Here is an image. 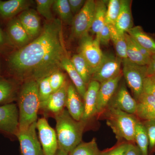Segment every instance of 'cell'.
<instances>
[{"label":"cell","mask_w":155,"mask_h":155,"mask_svg":"<svg viewBox=\"0 0 155 155\" xmlns=\"http://www.w3.org/2000/svg\"><path fill=\"white\" fill-rule=\"evenodd\" d=\"M95 6V1L87 0L82 9L74 16L71 23L73 37L81 38L88 34L93 20Z\"/></svg>","instance_id":"6"},{"label":"cell","mask_w":155,"mask_h":155,"mask_svg":"<svg viewBox=\"0 0 155 155\" xmlns=\"http://www.w3.org/2000/svg\"><path fill=\"white\" fill-rule=\"evenodd\" d=\"M95 39L99 41L100 44L104 46L108 45L111 41L109 25L105 23L100 31L98 37Z\"/></svg>","instance_id":"39"},{"label":"cell","mask_w":155,"mask_h":155,"mask_svg":"<svg viewBox=\"0 0 155 155\" xmlns=\"http://www.w3.org/2000/svg\"><path fill=\"white\" fill-rule=\"evenodd\" d=\"M107 5L104 1L96 2L94 16L90 31L96 35L95 38L98 37L100 31L105 24Z\"/></svg>","instance_id":"24"},{"label":"cell","mask_w":155,"mask_h":155,"mask_svg":"<svg viewBox=\"0 0 155 155\" xmlns=\"http://www.w3.org/2000/svg\"><path fill=\"white\" fill-rule=\"evenodd\" d=\"M123 76L122 72L114 78L100 84L97 99V114L106 110Z\"/></svg>","instance_id":"12"},{"label":"cell","mask_w":155,"mask_h":155,"mask_svg":"<svg viewBox=\"0 0 155 155\" xmlns=\"http://www.w3.org/2000/svg\"><path fill=\"white\" fill-rule=\"evenodd\" d=\"M54 117L58 149L69 153L82 141L87 122L75 120L66 109Z\"/></svg>","instance_id":"2"},{"label":"cell","mask_w":155,"mask_h":155,"mask_svg":"<svg viewBox=\"0 0 155 155\" xmlns=\"http://www.w3.org/2000/svg\"><path fill=\"white\" fill-rule=\"evenodd\" d=\"M127 49H126V57L127 59L134 64L140 66H147L150 59L144 57L139 51L136 46L134 41L132 38L125 33Z\"/></svg>","instance_id":"25"},{"label":"cell","mask_w":155,"mask_h":155,"mask_svg":"<svg viewBox=\"0 0 155 155\" xmlns=\"http://www.w3.org/2000/svg\"><path fill=\"white\" fill-rule=\"evenodd\" d=\"M134 141L136 143L137 147L142 155L148 154L149 147L148 136L143 123L138 121L136 125Z\"/></svg>","instance_id":"29"},{"label":"cell","mask_w":155,"mask_h":155,"mask_svg":"<svg viewBox=\"0 0 155 155\" xmlns=\"http://www.w3.org/2000/svg\"><path fill=\"white\" fill-rule=\"evenodd\" d=\"M111 41L113 42L117 56L122 60L127 59L126 45L125 34L119 33L114 25H109Z\"/></svg>","instance_id":"28"},{"label":"cell","mask_w":155,"mask_h":155,"mask_svg":"<svg viewBox=\"0 0 155 155\" xmlns=\"http://www.w3.org/2000/svg\"><path fill=\"white\" fill-rule=\"evenodd\" d=\"M78 54L81 55L89 65L93 75L101 63L104 54L100 48L99 41L89 34L80 38Z\"/></svg>","instance_id":"7"},{"label":"cell","mask_w":155,"mask_h":155,"mask_svg":"<svg viewBox=\"0 0 155 155\" xmlns=\"http://www.w3.org/2000/svg\"><path fill=\"white\" fill-rule=\"evenodd\" d=\"M143 93L155 97V75H147L145 78Z\"/></svg>","instance_id":"38"},{"label":"cell","mask_w":155,"mask_h":155,"mask_svg":"<svg viewBox=\"0 0 155 155\" xmlns=\"http://www.w3.org/2000/svg\"><path fill=\"white\" fill-rule=\"evenodd\" d=\"M17 100L19 130H25L38 120V113L40 108L38 82L31 78L25 80Z\"/></svg>","instance_id":"3"},{"label":"cell","mask_w":155,"mask_h":155,"mask_svg":"<svg viewBox=\"0 0 155 155\" xmlns=\"http://www.w3.org/2000/svg\"><path fill=\"white\" fill-rule=\"evenodd\" d=\"M143 124L148 136L150 149H152L155 147V120L145 121Z\"/></svg>","instance_id":"36"},{"label":"cell","mask_w":155,"mask_h":155,"mask_svg":"<svg viewBox=\"0 0 155 155\" xmlns=\"http://www.w3.org/2000/svg\"><path fill=\"white\" fill-rule=\"evenodd\" d=\"M136 101L137 116L145 121L155 120V97L143 93Z\"/></svg>","instance_id":"17"},{"label":"cell","mask_w":155,"mask_h":155,"mask_svg":"<svg viewBox=\"0 0 155 155\" xmlns=\"http://www.w3.org/2000/svg\"><path fill=\"white\" fill-rule=\"evenodd\" d=\"M122 60L112 54H104L101 63L92 76L91 80L103 83L118 76L122 72Z\"/></svg>","instance_id":"8"},{"label":"cell","mask_w":155,"mask_h":155,"mask_svg":"<svg viewBox=\"0 0 155 155\" xmlns=\"http://www.w3.org/2000/svg\"><path fill=\"white\" fill-rule=\"evenodd\" d=\"M38 83V94L40 101V110L45 109L46 103L53 91L49 81L48 77L42 78Z\"/></svg>","instance_id":"32"},{"label":"cell","mask_w":155,"mask_h":155,"mask_svg":"<svg viewBox=\"0 0 155 155\" xmlns=\"http://www.w3.org/2000/svg\"><path fill=\"white\" fill-rule=\"evenodd\" d=\"M125 155H142L140 150L137 146L130 143L129 148Z\"/></svg>","instance_id":"42"},{"label":"cell","mask_w":155,"mask_h":155,"mask_svg":"<svg viewBox=\"0 0 155 155\" xmlns=\"http://www.w3.org/2000/svg\"><path fill=\"white\" fill-rule=\"evenodd\" d=\"M19 130V110L14 103L0 106V131L17 136Z\"/></svg>","instance_id":"11"},{"label":"cell","mask_w":155,"mask_h":155,"mask_svg":"<svg viewBox=\"0 0 155 155\" xmlns=\"http://www.w3.org/2000/svg\"><path fill=\"white\" fill-rule=\"evenodd\" d=\"M67 54L62 21H48L36 38L10 54L8 59L10 72L19 80L34 79L38 82L60 71Z\"/></svg>","instance_id":"1"},{"label":"cell","mask_w":155,"mask_h":155,"mask_svg":"<svg viewBox=\"0 0 155 155\" xmlns=\"http://www.w3.org/2000/svg\"><path fill=\"white\" fill-rule=\"evenodd\" d=\"M74 85L69 84L66 107L73 119L79 121L82 120L84 111V104Z\"/></svg>","instance_id":"14"},{"label":"cell","mask_w":155,"mask_h":155,"mask_svg":"<svg viewBox=\"0 0 155 155\" xmlns=\"http://www.w3.org/2000/svg\"><path fill=\"white\" fill-rule=\"evenodd\" d=\"M100 83L91 80L88 84L83 98L84 111L82 120L87 122L97 114V104L98 92Z\"/></svg>","instance_id":"13"},{"label":"cell","mask_w":155,"mask_h":155,"mask_svg":"<svg viewBox=\"0 0 155 155\" xmlns=\"http://www.w3.org/2000/svg\"><path fill=\"white\" fill-rule=\"evenodd\" d=\"M55 0H36V8L38 12L48 21L54 19L51 8Z\"/></svg>","instance_id":"34"},{"label":"cell","mask_w":155,"mask_h":155,"mask_svg":"<svg viewBox=\"0 0 155 155\" xmlns=\"http://www.w3.org/2000/svg\"><path fill=\"white\" fill-rule=\"evenodd\" d=\"M38 138L45 155H55L58 149L55 130L50 126L47 119L40 118L36 122Z\"/></svg>","instance_id":"10"},{"label":"cell","mask_w":155,"mask_h":155,"mask_svg":"<svg viewBox=\"0 0 155 155\" xmlns=\"http://www.w3.org/2000/svg\"><path fill=\"white\" fill-rule=\"evenodd\" d=\"M68 85L66 82L61 89L52 94L44 109V110L55 115L65 109Z\"/></svg>","instance_id":"20"},{"label":"cell","mask_w":155,"mask_h":155,"mask_svg":"<svg viewBox=\"0 0 155 155\" xmlns=\"http://www.w3.org/2000/svg\"><path fill=\"white\" fill-rule=\"evenodd\" d=\"M147 67V74L149 75H155V54L152 56Z\"/></svg>","instance_id":"41"},{"label":"cell","mask_w":155,"mask_h":155,"mask_svg":"<svg viewBox=\"0 0 155 155\" xmlns=\"http://www.w3.org/2000/svg\"><path fill=\"white\" fill-rule=\"evenodd\" d=\"M7 30L9 39L17 45L25 46L30 40L28 33L17 17L9 20Z\"/></svg>","instance_id":"18"},{"label":"cell","mask_w":155,"mask_h":155,"mask_svg":"<svg viewBox=\"0 0 155 155\" xmlns=\"http://www.w3.org/2000/svg\"><path fill=\"white\" fill-rule=\"evenodd\" d=\"M71 61L84 82L85 84H88L91 80L93 72L85 59L81 55L78 54L74 55Z\"/></svg>","instance_id":"26"},{"label":"cell","mask_w":155,"mask_h":155,"mask_svg":"<svg viewBox=\"0 0 155 155\" xmlns=\"http://www.w3.org/2000/svg\"><path fill=\"white\" fill-rule=\"evenodd\" d=\"M30 4V1L27 0H0V16L4 19L10 20L28 9Z\"/></svg>","instance_id":"19"},{"label":"cell","mask_w":155,"mask_h":155,"mask_svg":"<svg viewBox=\"0 0 155 155\" xmlns=\"http://www.w3.org/2000/svg\"><path fill=\"white\" fill-rule=\"evenodd\" d=\"M62 68L68 73L78 92L83 99L87 88L86 84L76 71L71 60L68 57L64 58L62 61Z\"/></svg>","instance_id":"23"},{"label":"cell","mask_w":155,"mask_h":155,"mask_svg":"<svg viewBox=\"0 0 155 155\" xmlns=\"http://www.w3.org/2000/svg\"><path fill=\"white\" fill-rule=\"evenodd\" d=\"M105 118L107 125L118 140L134 142L136 125L138 120L134 115L109 106L106 111Z\"/></svg>","instance_id":"4"},{"label":"cell","mask_w":155,"mask_h":155,"mask_svg":"<svg viewBox=\"0 0 155 155\" xmlns=\"http://www.w3.org/2000/svg\"><path fill=\"white\" fill-rule=\"evenodd\" d=\"M110 106L134 115L136 112L137 101L130 94L125 84H122Z\"/></svg>","instance_id":"16"},{"label":"cell","mask_w":155,"mask_h":155,"mask_svg":"<svg viewBox=\"0 0 155 155\" xmlns=\"http://www.w3.org/2000/svg\"><path fill=\"white\" fill-rule=\"evenodd\" d=\"M121 6V0H110L107 5L105 23L115 25L119 16Z\"/></svg>","instance_id":"33"},{"label":"cell","mask_w":155,"mask_h":155,"mask_svg":"<svg viewBox=\"0 0 155 155\" xmlns=\"http://www.w3.org/2000/svg\"><path fill=\"white\" fill-rule=\"evenodd\" d=\"M122 74L137 101L143 92V82L147 75V67L137 65L127 59L122 60Z\"/></svg>","instance_id":"5"},{"label":"cell","mask_w":155,"mask_h":155,"mask_svg":"<svg viewBox=\"0 0 155 155\" xmlns=\"http://www.w3.org/2000/svg\"><path fill=\"white\" fill-rule=\"evenodd\" d=\"M101 154L96 140L94 138L91 141L87 142L81 141L68 155H101Z\"/></svg>","instance_id":"31"},{"label":"cell","mask_w":155,"mask_h":155,"mask_svg":"<svg viewBox=\"0 0 155 155\" xmlns=\"http://www.w3.org/2000/svg\"><path fill=\"white\" fill-rule=\"evenodd\" d=\"M36 122L25 130H19L16 136L21 155H45L37 134Z\"/></svg>","instance_id":"9"},{"label":"cell","mask_w":155,"mask_h":155,"mask_svg":"<svg viewBox=\"0 0 155 155\" xmlns=\"http://www.w3.org/2000/svg\"><path fill=\"white\" fill-rule=\"evenodd\" d=\"M30 39L37 37L41 32L40 18L33 9L22 11L18 17Z\"/></svg>","instance_id":"15"},{"label":"cell","mask_w":155,"mask_h":155,"mask_svg":"<svg viewBox=\"0 0 155 155\" xmlns=\"http://www.w3.org/2000/svg\"><path fill=\"white\" fill-rule=\"evenodd\" d=\"M130 143H122L110 149L102 152L101 155H125Z\"/></svg>","instance_id":"37"},{"label":"cell","mask_w":155,"mask_h":155,"mask_svg":"<svg viewBox=\"0 0 155 155\" xmlns=\"http://www.w3.org/2000/svg\"><path fill=\"white\" fill-rule=\"evenodd\" d=\"M16 86L13 81L0 77V104H10L16 98Z\"/></svg>","instance_id":"27"},{"label":"cell","mask_w":155,"mask_h":155,"mask_svg":"<svg viewBox=\"0 0 155 155\" xmlns=\"http://www.w3.org/2000/svg\"><path fill=\"white\" fill-rule=\"evenodd\" d=\"M126 33L139 45L153 55L155 54V40L145 32L141 27L133 26L127 31Z\"/></svg>","instance_id":"22"},{"label":"cell","mask_w":155,"mask_h":155,"mask_svg":"<svg viewBox=\"0 0 155 155\" xmlns=\"http://www.w3.org/2000/svg\"><path fill=\"white\" fill-rule=\"evenodd\" d=\"M131 3L129 0H121V9L114 26L119 33L122 34H125L133 27Z\"/></svg>","instance_id":"21"},{"label":"cell","mask_w":155,"mask_h":155,"mask_svg":"<svg viewBox=\"0 0 155 155\" xmlns=\"http://www.w3.org/2000/svg\"><path fill=\"white\" fill-rule=\"evenodd\" d=\"M70 9L73 15H75L83 8L86 1L85 0H68Z\"/></svg>","instance_id":"40"},{"label":"cell","mask_w":155,"mask_h":155,"mask_svg":"<svg viewBox=\"0 0 155 155\" xmlns=\"http://www.w3.org/2000/svg\"><path fill=\"white\" fill-rule=\"evenodd\" d=\"M48 78L53 92L61 89L67 82L65 75L61 71L54 72Z\"/></svg>","instance_id":"35"},{"label":"cell","mask_w":155,"mask_h":155,"mask_svg":"<svg viewBox=\"0 0 155 155\" xmlns=\"http://www.w3.org/2000/svg\"><path fill=\"white\" fill-rule=\"evenodd\" d=\"M68 154H69V153L58 149V150L56 152L55 155H68Z\"/></svg>","instance_id":"44"},{"label":"cell","mask_w":155,"mask_h":155,"mask_svg":"<svg viewBox=\"0 0 155 155\" xmlns=\"http://www.w3.org/2000/svg\"><path fill=\"white\" fill-rule=\"evenodd\" d=\"M52 8L61 21L71 25L74 16L70 9L68 0H55Z\"/></svg>","instance_id":"30"},{"label":"cell","mask_w":155,"mask_h":155,"mask_svg":"<svg viewBox=\"0 0 155 155\" xmlns=\"http://www.w3.org/2000/svg\"><path fill=\"white\" fill-rule=\"evenodd\" d=\"M6 38L4 33L0 28V47L4 45L5 44Z\"/></svg>","instance_id":"43"}]
</instances>
